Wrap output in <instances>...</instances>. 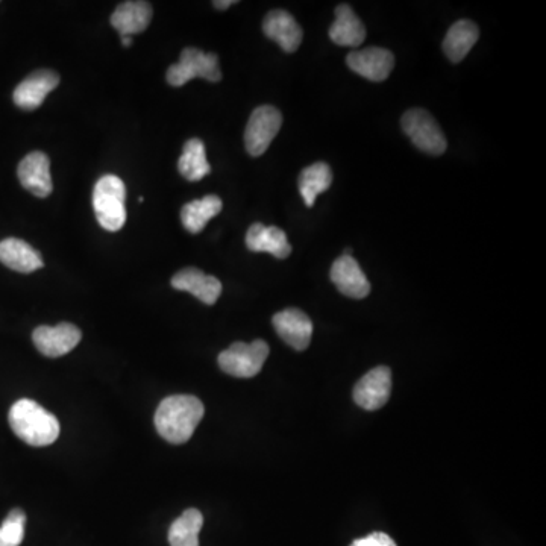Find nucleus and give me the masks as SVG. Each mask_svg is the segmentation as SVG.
Instances as JSON below:
<instances>
[{
    "label": "nucleus",
    "instance_id": "10",
    "mask_svg": "<svg viewBox=\"0 0 546 546\" xmlns=\"http://www.w3.org/2000/svg\"><path fill=\"white\" fill-rule=\"evenodd\" d=\"M20 184L37 198H48L54 190L51 161L44 152L35 151L20 161L17 169Z\"/></svg>",
    "mask_w": 546,
    "mask_h": 546
},
{
    "label": "nucleus",
    "instance_id": "3",
    "mask_svg": "<svg viewBox=\"0 0 546 546\" xmlns=\"http://www.w3.org/2000/svg\"><path fill=\"white\" fill-rule=\"evenodd\" d=\"M125 182L116 175H105L96 182L93 190V208L96 219L104 230H122L126 222Z\"/></svg>",
    "mask_w": 546,
    "mask_h": 546
},
{
    "label": "nucleus",
    "instance_id": "2",
    "mask_svg": "<svg viewBox=\"0 0 546 546\" xmlns=\"http://www.w3.org/2000/svg\"><path fill=\"white\" fill-rule=\"evenodd\" d=\"M11 430L31 446H48L60 437V422L32 399H20L11 407Z\"/></svg>",
    "mask_w": 546,
    "mask_h": 546
},
{
    "label": "nucleus",
    "instance_id": "8",
    "mask_svg": "<svg viewBox=\"0 0 546 546\" xmlns=\"http://www.w3.org/2000/svg\"><path fill=\"white\" fill-rule=\"evenodd\" d=\"M392 393V372L386 366L372 369L354 387V401L358 407L374 412L383 408Z\"/></svg>",
    "mask_w": 546,
    "mask_h": 546
},
{
    "label": "nucleus",
    "instance_id": "4",
    "mask_svg": "<svg viewBox=\"0 0 546 546\" xmlns=\"http://www.w3.org/2000/svg\"><path fill=\"white\" fill-rule=\"evenodd\" d=\"M269 357V345L264 340L252 343L236 342L220 352L219 366L225 374L236 378H252L260 374Z\"/></svg>",
    "mask_w": 546,
    "mask_h": 546
},
{
    "label": "nucleus",
    "instance_id": "17",
    "mask_svg": "<svg viewBox=\"0 0 546 546\" xmlns=\"http://www.w3.org/2000/svg\"><path fill=\"white\" fill-rule=\"evenodd\" d=\"M246 246L252 252H267L275 258L289 257L292 245L287 240V234L278 226H266L254 223L246 234Z\"/></svg>",
    "mask_w": 546,
    "mask_h": 546
},
{
    "label": "nucleus",
    "instance_id": "27",
    "mask_svg": "<svg viewBox=\"0 0 546 546\" xmlns=\"http://www.w3.org/2000/svg\"><path fill=\"white\" fill-rule=\"evenodd\" d=\"M351 546H396V543L389 534L377 531V533L369 534L363 539L354 540Z\"/></svg>",
    "mask_w": 546,
    "mask_h": 546
},
{
    "label": "nucleus",
    "instance_id": "16",
    "mask_svg": "<svg viewBox=\"0 0 546 546\" xmlns=\"http://www.w3.org/2000/svg\"><path fill=\"white\" fill-rule=\"evenodd\" d=\"M263 32L267 38L280 44V48L287 54L298 51L304 37L298 22L283 10L270 11L267 14L263 22Z\"/></svg>",
    "mask_w": 546,
    "mask_h": 546
},
{
    "label": "nucleus",
    "instance_id": "22",
    "mask_svg": "<svg viewBox=\"0 0 546 546\" xmlns=\"http://www.w3.org/2000/svg\"><path fill=\"white\" fill-rule=\"evenodd\" d=\"M222 208V199L219 196L208 195L205 198L196 199L182 207V225L190 234H199L204 230L205 225L222 211Z\"/></svg>",
    "mask_w": 546,
    "mask_h": 546
},
{
    "label": "nucleus",
    "instance_id": "6",
    "mask_svg": "<svg viewBox=\"0 0 546 546\" xmlns=\"http://www.w3.org/2000/svg\"><path fill=\"white\" fill-rule=\"evenodd\" d=\"M401 123L413 145L425 154L442 155L448 148L439 123L428 111L413 108L402 116Z\"/></svg>",
    "mask_w": 546,
    "mask_h": 546
},
{
    "label": "nucleus",
    "instance_id": "24",
    "mask_svg": "<svg viewBox=\"0 0 546 546\" xmlns=\"http://www.w3.org/2000/svg\"><path fill=\"white\" fill-rule=\"evenodd\" d=\"M178 170L187 181L192 182L201 181L211 172L202 140L192 139L184 145L181 158L178 161Z\"/></svg>",
    "mask_w": 546,
    "mask_h": 546
},
{
    "label": "nucleus",
    "instance_id": "5",
    "mask_svg": "<svg viewBox=\"0 0 546 546\" xmlns=\"http://www.w3.org/2000/svg\"><path fill=\"white\" fill-rule=\"evenodd\" d=\"M193 78L219 82L222 79V72L217 55L205 54L201 49L187 48L181 52L179 63L173 64L167 70V82L172 87H181Z\"/></svg>",
    "mask_w": 546,
    "mask_h": 546
},
{
    "label": "nucleus",
    "instance_id": "14",
    "mask_svg": "<svg viewBox=\"0 0 546 546\" xmlns=\"http://www.w3.org/2000/svg\"><path fill=\"white\" fill-rule=\"evenodd\" d=\"M349 69L372 82H383L395 67L392 52L383 48H368L352 51L346 58Z\"/></svg>",
    "mask_w": 546,
    "mask_h": 546
},
{
    "label": "nucleus",
    "instance_id": "19",
    "mask_svg": "<svg viewBox=\"0 0 546 546\" xmlns=\"http://www.w3.org/2000/svg\"><path fill=\"white\" fill-rule=\"evenodd\" d=\"M152 20V5L148 2H123L111 16V25L122 37L142 34Z\"/></svg>",
    "mask_w": 546,
    "mask_h": 546
},
{
    "label": "nucleus",
    "instance_id": "25",
    "mask_svg": "<svg viewBox=\"0 0 546 546\" xmlns=\"http://www.w3.org/2000/svg\"><path fill=\"white\" fill-rule=\"evenodd\" d=\"M202 525H204V516L198 509L186 510L170 525V546H199Z\"/></svg>",
    "mask_w": 546,
    "mask_h": 546
},
{
    "label": "nucleus",
    "instance_id": "29",
    "mask_svg": "<svg viewBox=\"0 0 546 546\" xmlns=\"http://www.w3.org/2000/svg\"><path fill=\"white\" fill-rule=\"evenodd\" d=\"M131 43H132L131 37H122V44L123 46H125V48H129V46H131Z\"/></svg>",
    "mask_w": 546,
    "mask_h": 546
},
{
    "label": "nucleus",
    "instance_id": "13",
    "mask_svg": "<svg viewBox=\"0 0 546 546\" xmlns=\"http://www.w3.org/2000/svg\"><path fill=\"white\" fill-rule=\"evenodd\" d=\"M331 281L342 295L363 299L371 293V283L352 255H342L331 266Z\"/></svg>",
    "mask_w": 546,
    "mask_h": 546
},
{
    "label": "nucleus",
    "instance_id": "21",
    "mask_svg": "<svg viewBox=\"0 0 546 546\" xmlns=\"http://www.w3.org/2000/svg\"><path fill=\"white\" fill-rule=\"evenodd\" d=\"M330 38L339 46L348 48H358L366 38L363 22L355 16L349 5H339L336 8V20L331 25Z\"/></svg>",
    "mask_w": 546,
    "mask_h": 546
},
{
    "label": "nucleus",
    "instance_id": "12",
    "mask_svg": "<svg viewBox=\"0 0 546 546\" xmlns=\"http://www.w3.org/2000/svg\"><path fill=\"white\" fill-rule=\"evenodd\" d=\"M60 84V76L54 70H37L23 79L14 90V104L25 111L37 110L46 96Z\"/></svg>",
    "mask_w": 546,
    "mask_h": 546
},
{
    "label": "nucleus",
    "instance_id": "1",
    "mask_svg": "<svg viewBox=\"0 0 546 546\" xmlns=\"http://www.w3.org/2000/svg\"><path fill=\"white\" fill-rule=\"evenodd\" d=\"M205 408L201 399L193 395L167 396L155 413V428L166 442L182 445L192 439Z\"/></svg>",
    "mask_w": 546,
    "mask_h": 546
},
{
    "label": "nucleus",
    "instance_id": "9",
    "mask_svg": "<svg viewBox=\"0 0 546 546\" xmlns=\"http://www.w3.org/2000/svg\"><path fill=\"white\" fill-rule=\"evenodd\" d=\"M82 333L75 325L64 324L57 327H38L32 334L35 348L44 357L58 358L69 354L81 342Z\"/></svg>",
    "mask_w": 546,
    "mask_h": 546
},
{
    "label": "nucleus",
    "instance_id": "20",
    "mask_svg": "<svg viewBox=\"0 0 546 546\" xmlns=\"http://www.w3.org/2000/svg\"><path fill=\"white\" fill-rule=\"evenodd\" d=\"M480 37V29L471 20H459L449 28L442 48L451 63H460L474 48Z\"/></svg>",
    "mask_w": 546,
    "mask_h": 546
},
{
    "label": "nucleus",
    "instance_id": "18",
    "mask_svg": "<svg viewBox=\"0 0 546 546\" xmlns=\"http://www.w3.org/2000/svg\"><path fill=\"white\" fill-rule=\"evenodd\" d=\"M0 263L20 273L35 272L44 266L40 252L16 237L0 242Z\"/></svg>",
    "mask_w": 546,
    "mask_h": 546
},
{
    "label": "nucleus",
    "instance_id": "28",
    "mask_svg": "<svg viewBox=\"0 0 546 546\" xmlns=\"http://www.w3.org/2000/svg\"><path fill=\"white\" fill-rule=\"evenodd\" d=\"M236 4V0H223V2L216 0V2H213V7L217 8V10H228V8L233 7V5Z\"/></svg>",
    "mask_w": 546,
    "mask_h": 546
},
{
    "label": "nucleus",
    "instance_id": "15",
    "mask_svg": "<svg viewBox=\"0 0 546 546\" xmlns=\"http://www.w3.org/2000/svg\"><path fill=\"white\" fill-rule=\"evenodd\" d=\"M172 287L181 292L192 293L193 296L207 305H214L222 293V283L216 277L205 275L196 267L179 270L172 278Z\"/></svg>",
    "mask_w": 546,
    "mask_h": 546
},
{
    "label": "nucleus",
    "instance_id": "7",
    "mask_svg": "<svg viewBox=\"0 0 546 546\" xmlns=\"http://www.w3.org/2000/svg\"><path fill=\"white\" fill-rule=\"evenodd\" d=\"M283 125L280 110L272 105H263L254 110L249 117L245 131L246 151L252 157H260L269 149L270 143L277 137Z\"/></svg>",
    "mask_w": 546,
    "mask_h": 546
},
{
    "label": "nucleus",
    "instance_id": "26",
    "mask_svg": "<svg viewBox=\"0 0 546 546\" xmlns=\"http://www.w3.org/2000/svg\"><path fill=\"white\" fill-rule=\"evenodd\" d=\"M26 515L23 510L14 509L0 527V546H20L25 537Z\"/></svg>",
    "mask_w": 546,
    "mask_h": 546
},
{
    "label": "nucleus",
    "instance_id": "11",
    "mask_svg": "<svg viewBox=\"0 0 546 546\" xmlns=\"http://www.w3.org/2000/svg\"><path fill=\"white\" fill-rule=\"evenodd\" d=\"M272 324L278 336L296 351H304L310 345L313 322L299 308H287L280 311L273 316Z\"/></svg>",
    "mask_w": 546,
    "mask_h": 546
},
{
    "label": "nucleus",
    "instance_id": "23",
    "mask_svg": "<svg viewBox=\"0 0 546 546\" xmlns=\"http://www.w3.org/2000/svg\"><path fill=\"white\" fill-rule=\"evenodd\" d=\"M299 192L307 207H313L317 196L327 192L333 184V172L327 163H314L299 175Z\"/></svg>",
    "mask_w": 546,
    "mask_h": 546
}]
</instances>
